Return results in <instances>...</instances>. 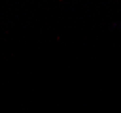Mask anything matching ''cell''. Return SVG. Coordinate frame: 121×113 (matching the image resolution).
Wrapping results in <instances>:
<instances>
[{
	"instance_id": "obj_1",
	"label": "cell",
	"mask_w": 121,
	"mask_h": 113,
	"mask_svg": "<svg viewBox=\"0 0 121 113\" xmlns=\"http://www.w3.org/2000/svg\"><path fill=\"white\" fill-rule=\"evenodd\" d=\"M112 30H121V20L112 24Z\"/></svg>"
}]
</instances>
